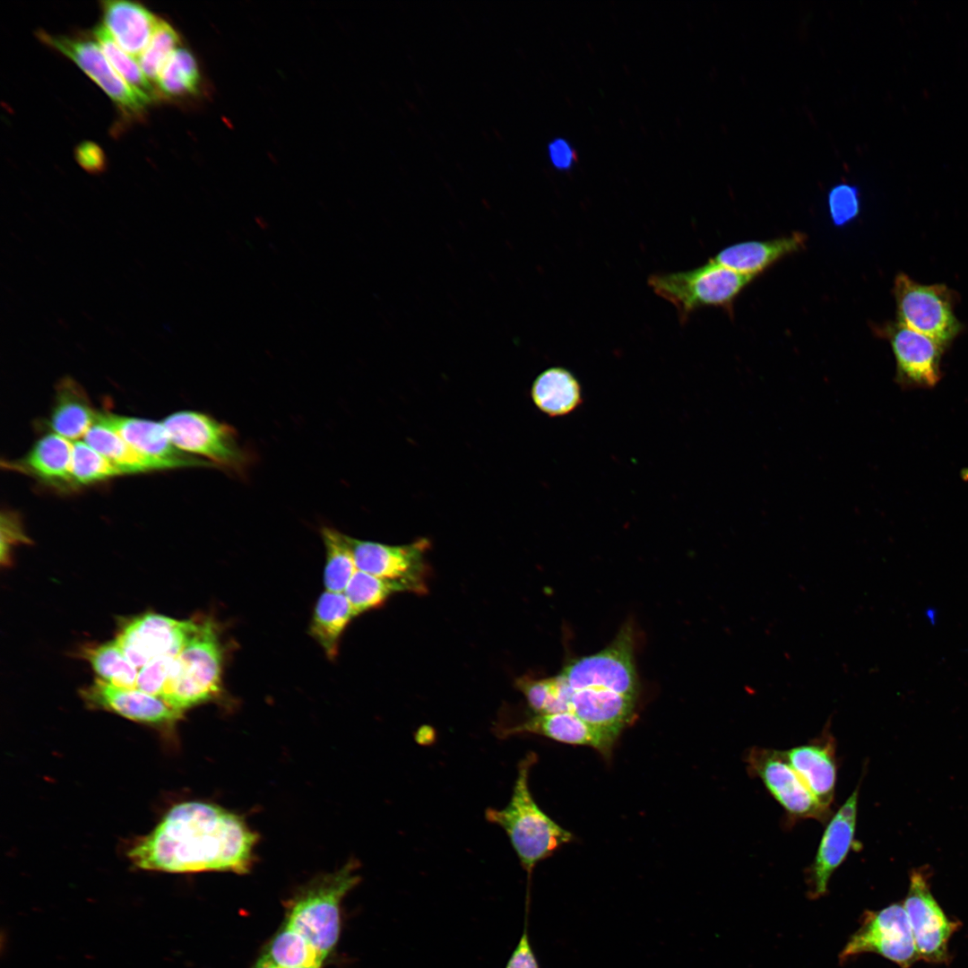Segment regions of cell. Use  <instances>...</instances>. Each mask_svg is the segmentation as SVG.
Listing matches in <instances>:
<instances>
[{
	"label": "cell",
	"mask_w": 968,
	"mask_h": 968,
	"mask_svg": "<svg viewBox=\"0 0 968 968\" xmlns=\"http://www.w3.org/2000/svg\"><path fill=\"white\" fill-rule=\"evenodd\" d=\"M256 842L257 834L238 815L211 803L187 801L169 809L128 855L143 869L246 873Z\"/></svg>",
	"instance_id": "1"
},
{
	"label": "cell",
	"mask_w": 968,
	"mask_h": 968,
	"mask_svg": "<svg viewBox=\"0 0 968 968\" xmlns=\"http://www.w3.org/2000/svg\"><path fill=\"white\" fill-rule=\"evenodd\" d=\"M537 762L536 754L528 753L517 768L511 799L500 809L488 808L486 819L500 826L528 876L530 884L535 866L550 857L574 835L548 816L536 803L529 788V774Z\"/></svg>",
	"instance_id": "2"
},
{
	"label": "cell",
	"mask_w": 968,
	"mask_h": 968,
	"mask_svg": "<svg viewBox=\"0 0 968 968\" xmlns=\"http://www.w3.org/2000/svg\"><path fill=\"white\" fill-rule=\"evenodd\" d=\"M222 662L223 646L216 624L210 618L195 620L172 662L160 698L181 715L213 700L222 688Z\"/></svg>",
	"instance_id": "3"
},
{
	"label": "cell",
	"mask_w": 968,
	"mask_h": 968,
	"mask_svg": "<svg viewBox=\"0 0 968 968\" xmlns=\"http://www.w3.org/2000/svg\"><path fill=\"white\" fill-rule=\"evenodd\" d=\"M752 279L709 259L689 271L651 274L647 282L656 295L675 307L684 324L703 307L730 310L734 299Z\"/></svg>",
	"instance_id": "4"
},
{
	"label": "cell",
	"mask_w": 968,
	"mask_h": 968,
	"mask_svg": "<svg viewBox=\"0 0 968 968\" xmlns=\"http://www.w3.org/2000/svg\"><path fill=\"white\" fill-rule=\"evenodd\" d=\"M355 869V862L350 861L312 883L298 895L289 914L286 926L301 934L324 958L338 940L341 900L359 883Z\"/></svg>",
	"instance_id": "5"
},
{
	"label": "cell",
	"mask_w": 968,
	"mask_h": 968,
	"mask_svg": "<svg viewBox=\"0 0 968 968\" xmlns=\"http://www.w3.org/2000/svg\"><path fill=\"white\" fill-rule=\"evenodd\" d=\"M172 444L187 454L236 472L250 462V454L238 441L229 424L197 411H179L161 422Z\"/></svg>",
	"instance_id": "6"
},
{
	"label": "cell",
	"mask_w": 968,
	"mask_h": 968,
	"mask_svg": "<svg viewBox=\"0 0 968 968\" xmlns=\"http://www.w3.org/2000/svg\"><path fill=\"white\" fill-rule=\"evenodd\" d=\"M894 293L899 324L943 347L961 332L962 324L954 313V293L946 285H923L900 273L895 281Z\"/></svg>",
	"instance_id": "7"
},
{
	"label": "cell",
	"mask_w": 968,
	"mask_h": 968,
	"mask_svg": "<svg viewBox=\"0 0 968 968\" xmlns=\"http://www.w3.org/2000/svg\"><path fill=\"white\" fill-rule=\"evenodd\" d=\"M560 674L573 690L601 688L637 698L639 685L632 627H623L601 651L573 659Z\"/></svg>",
	"instance_id": "8"
},
{
	"label": "cell",
	"mask_w": 968,
	"mask_h": 968,
	"mask_svg": "<svg viewBox=\"0 0 968 968\" xmlns=\"http://www.w3.org/2000/svg\"><path fill=\"white\" fill-rule=\"evenodd\" d=\"M865 953H875L909 968L919 955L903 904L893 903L879 911L864 912L859 929L839 955L847 963Z\"/></svg>",
	"instance_id": "9"
},
{
	"label": "cell",
	"mask_w": 968,
	"mask_h": 968,
	"mask_svg": "<svg viewBox=\"0 0 968 968\" xmlns=\"http://www.w3.org/2000/svg\"><path fill=\"white\" fill-rule=\"evenodd\" d=\"M748 771L791 817L825 820L829 815L789 764L783 751L752 748L747 754Z\"/></svg>",
	"instance_id": "10"
},
{
	"label": "cell",
	"mask_w": 968,
	"mask_h": 968,
	"mask_svg": "<svg viewBox=\"0 0 968 968\" xmlns=\"http://www.w3.org/2000/svg\"><path fill=\"white\" fill-rule=\"evenodd\" d=\"M350 542L358 570L402 583L410 592H425L424 556L429 548L428 540L393 546L350 537Z\"/></svg>",
	"instance_id": "11"
},
{
	"label": "cell",
	"mask_w": 968,
	"mask_h": 968,
	"mask_svg": "<svg viewBox=\"0 0 968 968\" xmlns=\"http://www.w3.org/2000/svg\"><path fill=\"white\" fill-rule=\"evenodd\" d=\"M920 959L948 961V941L959 926L949 920L932 895L925 875L912 872L903 902Z\"/></svg>",
	"instance_id": "12"
},
{
	"label": "cell",
	"mask_w": 968,
	"mask_h": 968,
	"mask_svg": "<svg viewBox=\"0 0 968 968\" xmlns=\"http://www.w3.org/2000/svg\"><path fill=\"white\" fill-rule=\"evenodd\" d=\"M37 35L42 42L73 61L125 115L138 117L143 114L148 103L117 73L99 44L81 38L54 36L42 30Z\"/></svg>",
	"instance_id": "13"
},
{
	"label": "cell",
	"mask_w": 968,
	"mask_h": 968,
	"mask_svg": "<svg viewBox=\"0 0 968 968\" xmlns=\"http://www.w3.org/2000/svg\"><path fill=\"white\" fill-rule=\"evenodd\" d=\"M195 625V619L177 620L148 613L125 625L117 643L127 658L141 669L162 656H177Z\"/></svg>",
	"instance_id": "14"
},
{
	"label": "cell",
	"mask_w": 968,
	"mask_h": 968,
	"mask_svg": "<svg viewBox=\"0 0 968 968\" xmlns=\"http://www.w3.org/2000/svg\"><path fill=\"white\" fill-rule=\"evenodd\" d=\"M858 801L859 787L831 817L824 830L808 874L811 899L826 894L830 877L854 847Z\"/></svg>",
	"instance_id": "15"
},
{
	"label": "cell",
	"mask_w": 968,
	"mask_h": 968,
	"mask_svg": "<svg viewBox=\"0 0 968 968\" xmlns=\"http://www.w3.org/2000/svg\"><path fill=\"white\" fill-rule=\"evenodd\" d=\"M896 362V379L905 385L934 386L940 378V358L945 347L901 324L885 329Z\"/></svg>",
	"instance_id": "16"
},
{
	"label": "cell",
	"mask_w": 968,
	"mask_h": 968,
	"mask_svg": "<svg viewBox=\"0 0 968 968\" xmlns=\"http://www.w3.org/2000/svg\"><path fill=\"white\" fill-rule=\"evenodd\" d=\"M496 731L504 739L530 733L568 745L591 747L607 758L618 738V735L594 727L571 713L533 714L515 724H497Z\"/></svg>",
	"instance_id": "17"
},
{
	"label": "cell",
	"mask_w": 968,
	"mask_h": 968,
	"mask_svg": "<svg viewBox=\"0 0 968 968\" xmlns=\"http://www.w3.org/2000/svg\"><path fill=\"white\" fill-rule=\"evenodd\" d=\"M97 422L110 428L139 453L186 467H213L203 459L187 454L177 448L161 422L144 419L98 413Z\"/></svg>",
	"instance_id": "18"
},
{
	"label": "cell",
	"mask_w": 968,
	"mask_h": 968,
	"mask_svg": "<svg viewBox=\"0 0 968 968\" xmlns=\"http://www.w3.org/2000/svg\"><path fill=\"white\" fill-rule=\"evenodd\" d=\"M83 696L94 706L140 722L171 724L182 717L158 696L137 688L117 687L101 679L85 689Z\"/></svg>",
	"instance_id": "19"
},
{
	"label": "cell",
	"mask_w": 968,
	"mask_h": 968,
	"mask_svg": "<svg viewBox=\"0 0 968 968\" xmlns=\"http://www.w3.org/2000/svg\"><path fill=\"white\" fill-rule=\"evenodd\" d=\"M783 754L818 803L830 811L837 774L833 738L823 733L821 738L784 750Z\"/></svg>",
	"instance_id": "20"
},
{
	"label": "cell",
	"mask_w": 968,
	"mask_h": 968,
	"mask_svg": "<svg viewBox=\"0 0 968 968\" xmlns=\"http://www.w3.org/2000/svg\"><path fill=\"white\" fill-rule=\"evenodd\" d=\"M636 700L608 689H572L568 713L594 727L619 736L635 718Z\"/></svg>",
	"instance_id": "21"
},
{
	"label": "cell",
	"mask_w": 968,
	"mask_h": 968,
	"mask_svg": "<svg viewBox=\"0 0 968 968\" xmlns=\"http://www.w3.org/2000/svg\"><path fill=\"white\" fill-rule=\"evenodd\" d=\"M101 5L105 28L124 51L137 58L148 46L160 19L136 2L104 1Z\"/></svg>",
	"instance_id": "22"
},
{
	"label": "cell",
	"mask_w": 968,
	"mask_h": 968,
	"mask_svg": "<svg viewBox=\"0 0 968 968\" xmlns=\"http://www.w3.org/2000/svg\"><path fill=\"white\" fill-rule=\"evenodd\" d=\"M805 241L806 237L799 232L774 239L745 241L723 248L711 260L754 278L781 258L801 249Z\"/></svg>",
	"instance_id": "23"
},
{
	"label": "cell",
	"mask_w": 968,
	"mask_h": 968,
	"mask_svg": "<svg viewBox=\"0 0 968 968\" xmlns=\"http://www.w3.org/2000/svg\"><path fill=\"white\" fill-rule=\"evenodd\" d=\"M73 442L51 432L40 437L25 457L6 462V467L49 484L72 485Z\"/></svg>",
	"instance_id": "24"
},
{
	"label": "cell",
	"mask_w": 968,
	"mask_h": 968,
	"mask_svg": "<svg viewBox=\"0 0 968 968\" xmlns=\"http://www.w3.org/2000/svg\"><path fill=\"white\" fill-rule=\"evenodd\" d=\"M56 394L48 422L52 432L71 441L83 438L98 417L85 391L74 379L65 376L57 383Z\"/></svg>",
	"instance_id": "25"
},
{
	"label": "cell",
	"mask_w": 968,
	"mask_h": 968,
	"mask_svg": "<svg viewBox=\"0 0 968 968\" xmlns=\"http://www.w3.org/2000/svg\"><path fill=\"white\" fill-rule=\"evenodd\" d=\"M532 399L549 417L573 412L583 402L582 387L575 376L562 367H549L533 381Z\"/></svg>",
	"instance_id": "26"
},
{
	"label": "cell",
	"mask_w": 968,
	"mask_h": 968,
	"mask_svg": "<svg viewBox=\"0 0 968 968\" xmlns=\"http://www.w3.org/2000/svg\"><path fill=\"white\" fill-rule=\"evenodd\" d=\"M82 439L119 468L124 474L179 468L173 462L158 460L139 453L116 432L97 421Z\"/></svg>",
	"instance_id": "27"
},
{
	"label": "cell",
	"mask_w": 968,
	"mask_h": 968,
	"mask_svg": "<svg viewBox=\"0 0 968 968\" xmlns=\"http://www.w3.org/2000/svg\"><path fill=\"white\" fill-rule=\"evenodd\" d=\"M353 618L352 607L344 592L325 591L318 598L309 633L329 659L336 657L341 635Z\"/></svg>",
	"instance_id": "28"
},
{
	"label": "cell",
	"mask_w": 968,
	"mask_h": 968,
	"mask_svg": "<svg viewBox=\"0 0 968 968\" xmlns=\"http://www.w3.org/2000/svg\"><path fill=\"white\" fill-rule=\"evenodd\" d=\"M156 85L160 97L169 99L199 94L202 77L194 54L187 48L178 47L160 73Z\"/></svg>",
	"instance_id": "29"
},
{
	"label": "cell",
	"mask_w": 968,
	"mask_h": 968,
	"mask_svg": "<svg viewBox=\"0 0 968 968\" xmlns=\"http://www.w3.org/2000/svg\"><path fill=\"white\" fill-rule=\"evenodd\" d=\"M325 549L324 583L326 591L343 592L356 573L350 537L329 526L321 528Z\"/></svg>",
	"instance_id": "30"
},
{
	"label": "cell",
	"mask_w": 968,
	"mask_h": 968,
	"mask_svg": "<svg viewBox=\"0 0 968 968\" xmlns=\"http://www.w3.org/2000/svg\"><path fill=\"white\" fill-rule=\"evenodd\" d=\"M93 35L110 65L136 93L148 104L160 98L157 87L145 76L139 63L117 44L103 24L94 29Z\"/></svg>",
	"instance_id": "31"
},
{
	"label": "cell",
	"mask_w": 968,
	"mask_h": 968,
	"mask_svg": "<svg viewBox=\"0 0 968 968\" xmlns=\"http://www.w3.org/2000/svg\"><path fill=\"white\" fill-rule=\"evenodd\" d=\"M87 658L99 679L117 687L135 688L139 671L116 640L89 650Z\"/></svg>",
	"instance_id": "32"
},
{
	"label": "cell",
	"mask_w": 968,
	"mask_h": 968,
	"mask_svg": "<svg viewBox=\"0 0 968 968\" xmlns=\"http://www.w3.org/2000/svg\"><path fill=\"white\" fill-rule=\"evenodd\" d=\"M410 592L402 583L357 570L344 590L354 615L379 608L393 593Z\"/></svg>",
	"instance_id": "33"
},
{
	"label": "cell",
	"mask_w": 968,
	"mask_h": 968,
	"mask_svg": "<svg viewBox=\"0 0 968 968\" xmlns=\"http://www.w3.org/2000/svg\"><path fill=\"white\" fill-rule=\"evenodd\" d=\"M266 955L279 968L320 967L324 959L301 934L287 926L274 938Z\"/></svg>",
	"instance_id": "34"
},
{
	"label": "cell",
	"mask_w": 968,
	"mask_h": 968,
	"mask_svg": "<svg viewBox=\"0 0 968 968\" xmlns=\"http://www.w3.org/2000/svg\"><path fill=\"white\" fill-rule=\"evenodd\" d=\"M73 484L82 486L123 475L122 471L83 440L73 442Z\"/></svg>",
	"instance_id": "35"
},
{
	"label": "cell",
	"mask_w": 968,
	"mask_h": 968,
	"mask_svg": "<svg viewBox=\"0 0 968 968\" xmlns=\"http://www.w3.org/2000/svg\"><path fill=\"white\" fill-rule=\"evenodd\" d=\"M179 35L172 25L160 19L148 46L137 57L141 69L150 82L157 83L165 65L179 47Z\"/></svg>",
	"instance_id": "36"
},
{
	"label": "cell",
	"mask_w": 968,
	"mask_h": 968,
	"mask_svg": "<svg viewBox=\"0 0 968 968\" xmlns=\"http://www.w3.org/2000/svg\"><path fill=\"white\" fill-rule=\"evenodd\" d=\"M516 687L526 698L534 714L557 713L558 704V677L534 679L522 677Z\"/></svg>",
	"instance_id": "37"
},
{
	"label": "cell",
	"mask_w": 968,
	"mask_h": 968,
	"mask_svg": "<svg viewBox=\"0 0 968 968\" xmlns=\"http://www.w3.org/2000/svg\"><path fill=\"white\" fill-rule=\"evenodd\" d=\"M827 204L832 222L842 227L854 220L860 212L859 189L847 183L838 184L829 191Z\"/></svg>",
	"instance_id": "38"
},
{
	"label": "cell",
	"mask_w": 968,
	"mask_h": 968,
	"mask_svg": "<svg viewBox=\"0 0 968 968\" xmlns=\"http://www.w3.org/2000/svg\"><path fill=\"white\" fill-rule=\"evenodd\" d=\"M176 656L156 658L140 669L135 688L160 697Z\"/></svg>",
	"instance_id": "39"
},
{
	"label": "cell",
	"mask_w": 968,
	"mask_h": 968,
	"mask_svg": "<svg viewBox=\"0 0 968 968\" xmlns=\"http://www.w3.org/2000/svg\"><path fill=\"white\" fill-rule=\"evenodd\" d=\"M517 946L506 968H540L527 932V920Z\"/></svg>",
	"instance_id": "40"
},
{
	"label": "cell",
	"mask_w": 968,
	"mask_h": 968,
	"mask_svg": "<svg viewBox=\"0 0 968 968\" xmlns=\"http://www.w3.org/2000/svg\"><path fill=\"white\" fill-rule=\"evenodd\" d=\"M75 158L87 172L99 173L105 168L104 153L94 143L85 142L79 144L75 150Z\"/></svg>",
	"instance_id": "41"
},
{
	"label": "cell",
	"mask_w": 968,
	"mask_h": 968,
	"mask_svg": "<svg viewBox=\"0 0 968 968\" xmlns=\"http://www.w3.org/2000/svg\"><path fill=\"white\" fill-rule=\"evenodd\" d=\"M1 554L2 558L6 550L9 549L11 545L17 542H27L28 539L24 535L21 523L14 514L6 512L1 515Z\"/></svg>",
	"instance_id": "42"
},
{
	"label": "cell",
	"mask_w": 968,
	"mask_h": 968,
	"mask_svg": "<svg viewBox=\"0 0 968 968\" xmlns=\"http://www.w3.org/2000/svg\"><path fill=\"white\" fill-rule=\"evenodd\" d=\"M551 163L558 169H569L575 160V151L572 145L563 138L553 140L549 145Z\"/></svg>",
	"instance_id": "43"
},
{
	"label": "cell",
	"mask_w": 968,
	"mask_h": 968,
	"mask_svg": "<svg viewBox=\"0 0 968 968\" xmlns=\"http://www.w3.org/2000/svg\"><path fill=\"white\" fill-rule=\"evenodd\" d=\"M255 968H279L265 955L256 964Z\"/></svg>",
	"instance_id": "44"
},
{
	"label": "cell",
	"mask_w": 968,
	"mask_h": 968,
	"mask_svg": "<svg viewBox=\"0 0 968 968\" xmlns=\"http://www.w3.org/2000/svg\"><path fill=\"white\" fill-rule=\"evenodd\" d=\"M925 615H926L927 618L929 620L930 624H935L937 614H936V610L934 609H928L926 610Z\"/></svg>",
	"instance_id": "45"
},
{
	"label": "cell",
	"mask_w": 968,
	"mask_h": 968,
	"mask_svg": "<svg viewBox=\"0 0 968 968\" xmlns=\"http://www.w3.org/2000/svg\"><path fill=\"white\" fill-rule=\"evenodd\" d=\"M298 968H320V967H298Z\"/></svg>",
	"instance_id": "46"
}]
</instances>
